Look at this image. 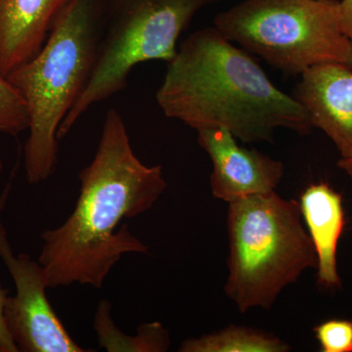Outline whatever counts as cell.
I'll list each match as a JSON object with an SVG mask.
<instances>
[{
  "label": "cell",
  "mask_w": 352,
  "mask_h": 352,
  "mask_svg": "<svg viewBox=\"0 0 352 352\" xmlns=\"http://www.w3.org/2000/svg\"><path fill=\"white\" fill-rule=\"evenodd\" d=\"M78 180L72 214L41 235L38 261L50 289L75 284L101 289L122 256L149 254L126 224L118 226L151 210L166 188L163 168L138 159L116 109L108 111L96 153Z\"/></svg>",
  "instance_id": "cell-1"
},
{
  "label": "cell",
  "mask_w": 352,
  "mask_h": 352,
  "mask_svg": "<svg viewBox=\"0 0 352 352\" xmlns=\"http://www.w3.org/2000/svg\"><path fill=\"white\" fill-rule=\"evenodd\" d=\"M156 99L168 118L196 131L222 127L245 143L270 141L278 129L302 135L314 129L302 104L215 27L180 44Z\"/></svg>",
  "instance_id": "cell-2"
},
{
  "label": "cell",
  "mask_w": 352,
  "mask_h": 352,
  "mask_svg": "<svg viewBox=\"0 0 352 352\" xmlns=\"http://www.w3.org/2000/svg\"><path fill=\"white\" fill-rule=\"evenodd\" d=\"M106 0H68L41 50L7 78L29 110L25 177L32 185L54 175L58 131L87 88L96 66Z\"/></svg>",
  "instance_id": "cell-3"
},
{
  "label": "cell",
  "mask_w": 352,
  "mask_h": 352,
  "mask_svg": "<svg viewBox=\"0 0 352 352\" xmlns=\"http://www.w3.org/2000/svg\"><path fill=\"white\" fill-rule=\"evenodd\" d=\"M228 276L224 291L241 314L270 309L308 268L317 267L314 245L300 204L276 192L228 204Z\"/></svg>",
  "instance_id": "cell-4"
},
{
  "label": "cell",
  "mask_w": 352,
  "mask_h": 352,
  "mask_svg": "<svg viewBox=\"0 0 352 352\" xmlns=\"http://www.w3.org/2000/svg\"><path fill=\"white\" fill-rule=\"evenodd\" d=\"M214 27L285 73L302 75L323 64L352 69L339 0H243L219 13Z\"/></svg>",
  "instance_id": "cell-5"
},
{
  "label": "cell",
  "mask_w": 352,
  "mask_h": 352,
  "mask_svg": "<svg viewBox=\"0 0 352 352\" xmlns=\"http://www.w3.org/2000/svg\"><path fill=\"white\" fill-rule=\"evenodd\" d=\"M219 0H106L105 21L96 66L85 92L58 131L66 138L95 104L126 87L134 67L143 62L170 63L177 41L201 9Z\"/></svg>",
  "instance_id": "cell-6"
},
{
  "label": "cell",
  "mask_w": 352,
  "mask_h": 352,
  "mask_svg": "<svg viewBox=\"0 0 352 352\" xmlns=\"http://www.w3.org/2000/svg\"><path fill=\"white\" fill-rule=\"evenodd\" d=\"M0 258L15 284L8 296L4 319L18 351L23 352H87L78 346L51 307L43 266L25 252L14 254L6 227L0 222Z\"/></svg>",
  "instance_id": "cell-7"
},
{
  "label": "cell",
  "mask_w": 352,
  "mask_h": 352,
  "mask_svg": "<svg viewBox=\"0 0 352 352\" xmlns=\"http://www.w3.org/2000/svg\"><path fill=\"white\" fill-rule=\"evenodd\" d=\"M198 142L212 163L210 189L214 198L232 203L245 197L275 191L285 173L283 163L238 144L222 127L197 131Z\"/></svg>",
  "instance_id": "cell-8"
},
{
  "label": "cell",
  "mask_w": 352,
  "mask_h": 352,
  "mask_svg": "<svg viewBox=\"0 0 352 352\" xmlns=\"http://www.w3.org/2000/svg\"><path fill=\"white\" fill-rule=\"evenodd\" d=\"M294 97L342 157H352V69L340 64L312 67L302 74Z\"/></svg>",
  "instance_id": "cell-9"
},
{
  "label": "cell",
  "mask_w": 352,
  "mask_h": 352,
  "mask_svg": "<svg viewBox=\"0 0 352 352\" xmlns=\"http://www.w3.org/2000/svg\"><path fill=\"white\" fill-rule=\"evenodd\" d=\"M68 0H0V72L8 76L43 47Z\"/></svg>",
  "instance_id": "cell-10"
},
{
  "label": "cell",
  "mask_w": 352,
  "mask_h": 352,
  "mask_svg": "<svg viewBox=\"0 0 352 352\" xmlns=\"http://www.w3.org/2000/svg\"><path fill=\"white\" fill-rule=\"evenodd\" d=\"M298 204L316 252L317 282L323 288H340L338 247L346 226L342 194L327 183H314L302 192Z\"/></svg>",
  "instance_id": "cell-11"
},
{
  "label": "cell",
  "mask_w": 352,
  "mask_h": 352,
  "mask_svg": "<svg viewBox=\"0 0 352 352\" xmlns=\"http://www.w3.org/2000/svg\"><path fill=\"white\" fill-rule=\"evenodd\" d=\"M111 314V302L101 300L95 314L94 328L102 349L109 352H164L170 349V333L163 324H142L135 336H129L116 326Z\"/></svg>",
  "instance_id": "cell-12"
},
{
  "label": "cell",
  "mask_w": 352,
  "mask_h": 352,
  "mask_svg": "<svg viewBox=\"0 0 352 352\" xmlns=\"http://www.w3.org/2000/svg\"><path fill=\"white\" fill-rule=\"evenodd\" d=\"M180 352H287L291 346L272 333L231 325L219 332L185 340Z\"/></svg>",
  "instance_id": "cell-13"
},
{
  "label": "cell",
  "mask_w": 352,
  "mask_h": 352,
  "mask_svg": "<svg viewBox=\"0 0 352 352\" xmlns=\"http://www.w3.org/2000/svg\"><path fill=\"white\" fill-rule=\"evenodd\" d=\"M29 110L20 92L0 72V134L17 136L28 131Z\"/></svg>",
  "instance_id": "cell-14"
},
{
  "label": "cell",
  "mask_w": 352,
  "mask_h": 352,
  "mask_svg": "<svg viewBox=\"0 0 352 352\" xmlns=\"http://www.w3.org/2000/svg\"><path fill=\"white\" fill-rule=\"evenodd\" d=\"M323 352H352V320L330 319L314 329Z\"/></svg>",
  "instance_id": "cell-15"
},
{
  "label": "cell",
  "mask_w": 352,
  "mask_h": 352,
  "mask_svg": "<svg viewBox=\"0 0 352 352\" xmlns=\"http://www.w3.org/2000/svg\"><path fill=\"white\" fill-rule=\"evenodd\" d=\"M8 298L7 291L0 284V352H18V347L13 342L4 319V309Z\"/></svg>",
  "instance_id": "cell-16"
},
{
  "label": "cell",
  "mask_w": 352,
  "mask_h": 352,
  "mask_svg": "<svg viewBox=\"0 0 352 352\" xmlns=\"http://www.w3.org/2000/svg\"><path fill=\"white\" fill-rule=\"evenodd\" d=\"M340 16L342 30L352 43V0H340Z\"/></svg>",
  "instance_id": "cell-17"
},
{
  "label": "cell",
  "mask_w": 352,
  "mask_h": 352,
  "mask_svg": "<svg viewBox=\"0 0 352 352\" xmlns=\"http://www.w3.org/2000/svg\"><path fill=\"white\" fill-rule=\"evenodd\" d=\"M338 166L349 176L352 182V157H340Z\"/></svg>",
  "instance_id": "cell-18"
},
{
  "label": "cell",
  "mask_w": 352,
  "mask_h": 352,
  "mask_svg": "<svg viewBox=\"0 0 352 352\" xmlns=\"http://www.w3.org/2000/svg\"><path fill=\"white\" fill-rule=\"evenodd\" d=\"M9 191H10V183H9L8 186L4 189L3 193L0 196V212H1V210H3L4 207H6L7 199H8Z\"/></svg>",
  "instance_id": "cell-19"
},
{
  "label": "cell",
  "mask_w": 352,
  "mask_h": 352,
  "mask_svg": "<svg viewBox=\"0 0 352 352\" xmlns=\"http://www.w3.org/2000/svg\"><path fill=\"white\" fill-rule=\"evenodd\" d=\"M2 170V161L1 157H0V173H1Z\"/></svg>",
  "instance_id": "cell-20"
}]
</instances>
